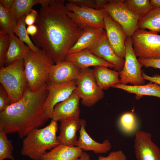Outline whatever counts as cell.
<instances>
[{"mask_svg":"<svg viewBox=\"0 0 160 160\" xmlns=\"http://www.w3.org/2000/svg\"><path fill=\"white\" fill-rule=\"evenodd\" d=\"M64 1L50 0L41 6L35 24L37 32L31 36L36 47L55 63L65 60L83 31L68 16Z\"/></svg>","mask_w":160,"mask_h":160,"instance_id":"obj_1","label":"cell"},{"mask_svg":"<svg viewBox=\"0 0 160 160\" xmlns=\"http://www.w3.org/2000/svg\"><path fill=\"white\" fill-rule=\"evenodd\" d=\"M47 85L36 91L27 87L20 100L0 113V128L7 134L17 133L22 139L44 125L49 119L44 108L48 92Z\"/></svg>","mask_w":160,"mask_h":160,"instance_id":"obj_2","label":"cell"},{"mask_svg":"<svg viewBox=\"0 0 160 160\" xmlns=\"http://www.w3.org/2000/svg\"><path fill=\"white\" fill-rule=\"evenodd\" d=\"M57 128V121L52 119L45 127L31 131L23 140L21 154L33 160H40L47 150L60 144L56 136Z\"/></svg>","mask_w":160,"mask_h":160,"instance_id":"obj_3","label":"cell"},{"mask_svg":"<svg viewBox=\"0 0 160 160\" xmlns=\"http://www.w3.org/2000/svg\"><path fill=\"white\" fill-rule=\"evenodd\" d=\"M23 59L27 87L38 90L47 83L50 68L54 63L39 48L36 51L30 49Z\"/></svg>","mask_w":160,"mask_h":160,"instance_id":"obj_4","label":"cell"},{"mask_svg":"<svg viewBox=\"0 0 160 160\" xmlns=\"http://www.w3.org/2000/svg\"><path fill=\"white\" fill-rule=\"evenodd\" d=\"M0 82L8 93L9 105L20 100L27 87L23 59L0 68Z\"/></svg>","mask_w":160,"mask_h":160,"instance_id":"obj_5","label":"cell"},{"mask_svg":"<svg viewBox=\"0 0 160 160\" xmlns=\"http://www.w3.org/2000/svg\"><path fill=\"white\" fill-rule=\"evenodd\" d=\"M76 85V91L85 106L92 107L104 97V93L97 84L93 69H80Z\"/></svg>","mask_w":160,"mask_h":160,"instance_id":"obj_6","label":"cell"},{"mask_svg":"<svg viewBox=\"0 0 160 160\" xmlns=\"http://www.w3.org/2000/svg\"><path fill=\"white\" fill-rule=\"evenodd\" d=\"M65 6L69 17L80 28L94 27L105 29L104 18L108 14L105 8L97 10L81 7L69 2Z\"/></svg>","mask_w":160,"mask_h":160,"instance_id":"obj_7","label":"cell"},{"mask_svg":"<svg viewBox=\"0 0 160 160\" xmlns=\"http://www.w3.org/2000/svg\"><path fill=\"white\" fill-rule=\"evenodd\" d=\"M137 57L160 58V35L145 29L138 28L131 37Z\"/></svg>","mask_w":160,"mask_h":160,"instance_id":"obj_8","label":"cell"},{"mask_svg":"<svg viewBox=\"0 0 160 160\" xmlns=\"http://www.w3.org/2000/svg\"><path fill=\"white\" fill-rule=\"evenodd\" d=\"M126 53L123 68L119 72L120 84L132 85H144L145 80L143 77V65L139 61L133 49L131 37H127L125 43Z\"/></svg>","mask_w":160,"mask_h":160,"instance_id":"obj_9","label":"cell"},{"mask_svg":"<svg viewBox=\"0 0 160 160\" xmlns=\"http://www.w3.org/2000/svg\"><path fill=\"white\" fill-rule=\"evenodd\" d=\"M104 8L112 19L121 26L127 37H131L138 28L141 16L130 11L124 4V0H110Z\"/></svg>","mask_w":160,"mask_h":160,"instance_id":"obj_10","label":"cell"},{"mask_svg":"<svg viewBox=\"0 0 160 160\" xmlns=\"http://www.w3.org/2000/svg\"><path fill=\"white\" fill-rule=\"evenodd\" d=\"M76 80L58 85L47 84L48 92L44 108L49 119H52L55 105L70 97L76 89Z\"/></svg>","mask_w":160,"mask_h":160,"instance_id":"obj_11","label":"cell"},{"mask_svg":"<svg viewBox=\"0 0 160 160\" xmlns=\"http://www.w3.org/2000/svg\"><path fill=\"white\" fill-rule=\"evenodd\" d=\"M80 69L72 62L65 60L50 67L47 84L58 85L76 80Z\"/></svg>","mask_w":160,"mask_h":160,"instance_id":"obj_12","label":"cell"},{"mask_svg":"<svg viewBox=\"0 0 160 160\" xmlns=\"http://www.w3.org/2000/svg\"><path fill=\"white\" fill-rule=\"evenodd\" d=\"M151 137V133L144 131L135 133L134 148L137 160H160V149Z\"/></svg>","mask_w":160,"mask_h":160,"instance_id":"obj_13","label":"cell"},{"mask_svg":"<svg viewBox=\"0 0 160 160\" xmlns=\"http://www.w3.org/2000/svg\"><path fill=\"white\" fill-rule=\"evenodd\" d=\"M104 23L105 29L109 44L119 57L124 58L127 37L122 27L112 19L108 13L105 17Z\"/></svg>","mask_w":160,"mask_h":160,"instance_id":"obj_14","label":"cell"},{"mask_svg":"<svg viewBox=\"0 0 160 160\" xmlns=\"http://www.w3.org/2000/svg\"><path fill=\"white\" fill-rule=\"evenodd\" d=\"M80 97L76 89L70 97L55 106L52 119L60 122L79 119Z\"/></svg>","mask_w":160,"mask_h":160,"instance_id":"obj_15","label":"cell"},{"mask_svg":"<svg viewBox=\"0 0 160 160\" xmlns=\"http://www.w3.org/2000/svg\"><path fill=\"white\" fill-rule=\"evenodd\" d=\"M85 50L114 65L116 71H120L123 68L124 59L119 57L113 49L107 40L106 32L97 42Z\"/></svg>","mask_w":160,"mask_h":160,"instance_id":"obj_16","label":"cell"},{"mask_svg":"<svg viewBox=\"0 0 160 160\" xmlns=\"http://www.w3.org/2000/svg\"><path fill=\"white\" fill-rule=\"evenodd\" d=\"M65 60L72 62L80 69L98 66L115 69L114 65L86 50L76 53L67 54Z\"/></svg>","mask_w":160,"mask_h":160,"instance_id":"obj_17","label":"cell"},{"mask_svg":"<svg viewBox=\"0 0 160 160\" xmlns=\"http://www.w3.org/2000/svg\"><path fill=\"white\" fill-rule=\"evenodd\" d=\"M81 127L79 131V136L75 146L82 150L92 151L96 153H105L111 148V144L109 140L106 139L102 143H98L92 139L85 129L86 121L81 119Z\"/></svg>","mask_w":160,"mask_h":160,"instance_id":"obj_18","label":"cell"},{"mask_svg":"<svg viewBox=\"0 0 160 160\" xmlns=\"http://www.w3.org/2000/svg\"><path fill=\"white\" fill-rule=\"evenodd\" d=\"M105 33L104 29L87 27L83 31L77 41L67 54L78 52L88 49L97 42Z\"/></svg>","mask_w":160,"mask_h":160,"instance_id":"obj_19","label":"cell"},{"mask_svg":"<svg viewBox=\"0 0 160 160\" xmlns=\"http://www.w3.org/2000/svg\"><path fill=\"white\" fill-rule=\"evenodd\" d=\"M60 134L57 136L60 144L75 146L77 140L76 133L81 129V119L67 120L60 122Z\"/></svg>","mask_w":160,"mask_h":160,"instance_id":"obj_20","label":"cell"},{"mask_svg":"<svg viewBox=\"0 0 160 160\" xmlns=\"http://www.w3.org/2000/svg\"><path fill=\"white\" fill-rule=\"evenodd\" d=\"M82 152L77 147L60 144L46 152L40 160H76Z\"/></svg>","mask_w":160,"mask_h":160,"instance_id":"obj_21","label":"cell"},{"mask_svg":"<svg viewBox=\"0 0 160 160\" xmlns=\"http://www.w3.org/2000/svg\"><path fill=\"white\" fill-rule=\"evenodd\" d=\"M108 68L98 66L93 69L97 84L103 90L120 84L119 72Z\"/></svg>","mask_w":160,"mask_h":160,"instance_id":"obj_22","label":"cell"},{"mask_svg":"<svg viewBox=\"0 0 160 160\" xmlns=\"http://www.w3.org/2000/svg\"><path fill=\"white\" fill-rule=\"evenodd\" d=\"M9 35V45L5 59V65H8L16 60L23 59L31 49L13 33Z\"/></svg>","mask_w":160,"mask_h":160,"instance_id":"obj_23","label":"cell"},{"mask_svg":"<svg viewBox=\"0 0 160 160\" xmlns=\"http://www.w3.org/2000/svg\"><path fill=\"white\" fill-rule=\"evenodd\" d=\"M113 88L123 90L128 93L135 94L137 99L141 96L149 95L160 98V85L150 81L146 84L141 85H132L118 84Z\"/></svg>","mask_w":160,"mask_h":160,"instance_id":"obj_24","label":"cell"},{"mask_svg":"<svg viewBox=\"0 0 160 160\" xmlns=\"http://www.w3.org/2000/svg\"><path fill=\"white\" fill-rule=\"evenodd\" d=\"M138 28L147 29L157 33L160 31V8L151 9L141 16L138 23Z\"/></svg>","mask_w":160,"mask_h":160,"instance_id":"obj_25","label":"cell"},{"mask_svg":"<svg viewBox=\"0 0 160 160\" xmlns=\"http://www.w3.org/2000/svg\"><path fill=\"white\" fill-rule=\"evenodd\" d=\"M50 0H14L10 11L17 21L22 17L27 15L32 7L37 4L41 6L48 4Z\"/></svg>","mask_w":160,"mask_h":160,"instance_id":"obj_26","label":"cell"},{"mask_svg":"<svg viewBox=\"0 0 160 160\" xmlns=\"http://www.w3.org/2000/svg\"><path fill=\"white\" fill-rule=\"evenodd\" d=\"M17 22L11 11L7 9L0 2V33L8 35L13 33Z\"/></svg>","mask_w":160,"mask_h":160,"instance_id":"obj_27","label":"cell"},{"mask_svg":"<svg viewBox=\"0 0 160 160\" xmlns=\"http://www.w3.org/2000/svg\"><path fill=\"white\" fill-rule=\"evenodd\" d=\"M26 15L23 16L18 20L13 33L20 40L25 43L31 50L36 51L38 48L36 47L31 39L27 31L25 22Z\"/></svg>","mask_w":160,"mask_h":160,"instance_id":"obj_28","label":"cell"},{"mask_svg":"<svg viewBox=\"0 0 160 160\" xmlns=\"http://www.w3.org/2000/svg\"><path fill=\"white\" fill-rule=\"evenodd\" d=\"M124 3L132 13L141 17L151 8L149 0H124Z\"/></svg>","mask_w":160,"mask_h":160,"instance_id":"obj_29","label":"cell"},{"mask_svg":"<svg viewBox=\"0 0 160 160\" xmlns=\"http://www.w3.org/2000/svg\"><path fill=\"white\" fill-rule=\"evenodd\" d=\"M7 134L0 128V160L6 159L14 160L12 154L13 147Z\"/></svg>","mask_w":160,"mask_h":160,"instance_id":"obj_30","label":"cell"},{"mask_svg":"<svg viewBox=\"0 0 160 160\" xmlns=\"http://www.w3.org/2000/svg\"><path fill=\"white\" fill-rule=\"evenodd\" d=\"M119 124L121 129L124 132L130 133L134 132L137 126V119L132 112H127L120 116Z\"/></svg>","mask_w":160,"mask_h":160,"instance_id":"obj_31","label":"cell"},{"mask_svg":"<svg viewBox=\"0 0 160 160\" xmlns=\"http://www.w3.org/2000/svg\"><path fill=\"white\" fill-rule=\"evenodd\" d=\"M9 45V35L0 33V67L5 65V56Z\"/></svg>","mask_w":160,"mask_h":160,"instance_id":"obj_32","label":"cell"},{"mask_svg":"<svg viewBox=\"0 0 160 160\" xmlns=\"http://www.w3.org/2000/svg\"><path fill=\"white\" fill-rule=\"evenodd\" d=\"M126 157L123 152L120 150L111 152L106 156H100L97 160H126Z\"/></svg>","mask_w":160,"mask_h":160,"instance_id":"obj_33","label":"cell"},{"mask_svg":"<svg viewBox=\"0 0 160 160\" xmlns=\"http://www.w3.org/2000/svg\"><path fill=\"white\" fill-rule=\"evenodd\" d=\"M9 105L7 92L3 87L0 85V113L4 111Z\"/></svg>","mask_w":160,"mask_h":160,"instance_id":"obj_34","label":"cell"},{"mask_svg":"<svg viewBox=\"0 0 160 160\" xmlns=\"http://www.w3.org/2000/svg\"><path fill=\"white\" fill-rule=\"evenodd\" d=\"M138 60L143 66L145 67H152L160 69V58L148 59L138 58Z\"/></svg>","mask_w":160,"mask_h":160,"instance_id":"obj_35","label":"cell"},{"mask_svg":"<svg viewBox=\"0 0 160 160\" xmlns=\"http://www.w3.org/2000/svg\"><path fill=\"white\" fill-rule=\"evenodd\" d=\"M68 2L81 7L95 9V0H68Z\"/></svg>","mask_w":160,"mask_h":160,"instance_id":"obj_36","label":"cell"},{"mask_svg":"<svg viewBox=\"0 0 160 160\" xmlns=\"http://www.w3.org/2000/svg\"><path fill=\"white\" fill-rule=\"evenodd\" d=\"M38 14L37 11L31 9L29 12L26 16L25 19L26 24L28 26L35 24Z\"/></svg>","mask_w":160,"mask_h":160,"instance_id":"obj_37","label":"cell"},{"mask_svg":"<svg viewBox=\"0 0 160 160\" xmlns=\"http://www.w3.org/2000/svg\"><path fill=\"white\" fill-rule=\"evenodd\" d=\"M142 75L143 79L145 80H147L160 85V75L156 74L152 76H150L142 72Z\"/></svg>","mask_w":160,"mask_h":160,"instance_id":"obj_38","label":"cell"},{"mask_svg":"<svg viewBox=\"0 0 160 160\" xmlns=\"http://www.w3.org/2000/svg\"><path fill=\"white\" fill-rule=\"evenodd\" d=\"M110 1V0H95V9L97 10L102 9L104 8V6Z\"/></svg>","mask_w":160,"mask_h":160,"instance_id":"obj_39","label":"cell"},{"mask_svg":"<svg viewBox=\"0 0 160 160\" xmlns=\"http://www.w3.org/2000/svg\"><path fill=\"white\" fill-rule=\"evenodd\" d=\"M26 30L28 34L33 36L36 34L38 29L36 26L34 24L28 26Z\"/></svg>","mask_w":160,"mask_h":160,"instance_id":"obj_40","label":"cell"},{"mask_svg":"<svg viewBox=\"0 0 160 160\" xmlns=\"http://www.w3.org/2000/svg\"><path fill=\"white\" fill-rule=\"evenodd\" d=\"M13 1L14 0H0V2L7 9L10 11Z\"/></svg>","mask_w":160,"mask_h":160,"instance_id":"obj_41","label":"cell"},{"mask_svg":"<svg viewBox=\"0 0 160 160\" xmlns=\"http://www.w3.org/2000/svg\"><path fill=\"white\" fill-rule=\"evenodd\" d=\"M149 1L151 8H160V0H150Z\"/></svg>","mask_w":160,"mask_h":160,"instance_id":"obj_42","label":"cell"},{"mask_svg":"<svg viewBox=\"0 0 160 160\" xmlns=\"http://www.w3.org/2000/svg\"><path fill=\"white\" fill-rule=\"evenodd\" d=\"M76 160H91L90 156L85 152H82L80 157Z\"/></svg>","mask_w":160,"mask_h":160,"instance_id":"obj_43","label":"cell"},{"mask_svg":"<svg viewBox=\"0 0 160 160\" xmlns=\"http://www.w3.org/2000/svg\"><path fill=\"white\" fill-rule=\"evenodd\" d=\"M159 33H160V31H159Z\"/></svg>","mask_w":160,"mask_h":160,"instance_id":"obj_44","label":"cell"}]
</instances>
